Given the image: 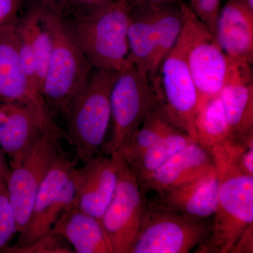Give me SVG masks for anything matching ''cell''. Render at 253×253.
Wrapping results in <instances>:
<instances>
[{"label": "cell", "instance_id": "6da1fadb", "mask_svg": "<svg viewBox=\"0 0 253 253\" xmlns=\"http://www.w3.org/2000/svg\"><path fill=\"white\" fill-rule=\"evenodd\" d=\"M210 152L219 181L217 209L209 234L195 253H231L241 233L253 224V176L236 167L222 146Z\"/></svg>", "mask_w": 253, "mask_h": 253}, {"label": "cell", "instance_id": "7a4b0ae2", "mask_svg": "<svg viewBox=\"0 0 253 253\" xmlns=\"http://www.w3.org/2000/svg\"><path fill=\"white\" fill-rule=\"evenodd\" d=\"M46 18L53 47L41 94L50 112L53 109L63 116L87 84L94 68L78 44L66 16L47 9Z\"/></svg>", "mask_w": 253, "mask_h": 253}, {"label": "cell", "instance_id": "3957f363", "mask_svg": "<svg viewBox=\"0 0 253 253\" xmlns=\"http://www.w3.org/2000/svg\"><path fill=\"white\" fill-rule=\"evenodd\" d=\"M131 12L127 0H111L91 12L73 16V33L93 68L118 72L129 63Z\"/></svg>", "mask_w": 253, "mask_h": 253}, {"label": "cell", "instance_id": "277c9868", "mask_svg": "<svg viewBox=\"0 0 253 253\" xmlns=\"http://www.w3.org/2000/svg\"><path fill=\"white\" fill-rule=\"evenodd\" d=\"M118 71L94 68L89 82L63 115L66 140L83 164L99 154L111 121V93Z\"/></svg>", "mask_w": 253, "mask_h": 253}, {"label": "cell", "instance_id": "5b68a950", "mask_svg": "<svg viewBox=\"0 0 253 253\" xmlns=\"http://www.w3.org/2000/svg\"><path fill=\"white\" fill-rule=\"evenodd\" d=\"M184 22L179 38L199 96L198 110L220 94L236 61L221 49L214 36L189 4L181 1Z\"/></svg>", "mask_w": 253, "mask_h": 253}, {"label": "cell", "instance_id": "8992f818", "mask_svg": "<svg viewBox=\"0 0 253 253\" xmlns=\"http://www.w3.org/2000/svg\"><path fill=\"white\" fill-rule=\"evenodd\" d=\"M210 219L187 217L159 199L148 201L138 235L129 253H188L207 237Z\"/></svg>", "mask_w": 253, "mask_h": 253}, {"label": "cell", "instance_id": "52a82bcc", "mask_svg": "<svg viewBox=\"0 0 253 253\" xmlns=\"http://www.w3.org/2000/svg\"><path fill=\"white\" fill-rule=\"evenodd\" d=\"M149 78L158 106L173 126L196 141L195 119L199 96L180 38Z\"/></svg>", "mask_w": 253, "mask_h": 253}, {"label": "cell", "instance_id": "ba28073f", "mask_svg": "<svg viewBox=\"0 0 253 253\" xmlns=\"http://www.w3.org/2000/svg\"><path fill=\"white\" fill-rule=\"evenodd\" d=\"M62 139H66V134L59 126L48 129L31 144L21 161L10 168L6 186L19 234L27 226L43 179L63 151L61 146Z\"/></svg>", "mask_w": 253, "mask_h": 253}, {"label": "cell", "instance_id": "9c48e42d", "mask_svg": "<svg viewBox=\"0 0 253 253\" xmlns=\"http://www.w3.org/2000/svg\"><path fill=\"white\" fill-rule=\"evenodd\" d=\"M155 101L147 75L129 63L118 71L111 93L112 135L101 149L106 156L129 142Z\"/></svg>", "mask_w": 253, "mask_h": 253}, {"label": "cell", "instance_id": "30bf717a", "mask_svg": "<svg viewBox=\"0 0 253 253\" xmlns=\"http://www.w3.org/2000/svg\"><path fill=\"white\" fill-rule=\"evenodd\" d=\"M76 168L63 151L55 160L38 189L27 226L15 247L29 246L50 234L60 216L72 207Z\"/></svg>", "mask_w": 253, "mask_h": 253}, {"label": "cell", "instance_id": "8fae6325", "mask_svg": "<svg viewBox=\"0 0 253 253\" xmlns=\"http://www.w3.org/2000/svg\"><path fill=\"white\" fill-rule=\"evenodd\" d=\"M116 154L117 185L100 221L112 253H129L138 235L147 199L134 173Z\"/></svg>", "mask_w": 253, "mask_h": 253}, {"label": "cell", "instance_id": "7c38bea8", "mask_svg": "<svg viewBox=\"0 0 253 253\" xmlns=\"http://www.w3.org/2000/svg\"><path fill=\"white\" fill-rule=\"evenodd\" d=\"M57 127L47 106L0 102V148L9 158L10 168L21 161L38 136Z\"/></svg>", "mask_w": 253, "mask_h": 253}, {"label": "cell", "instance_id": "4fadbf2b", "mask_svg": "<svg viewBox=\"0 0 253 253\" xmlns=\"http://www.w3.org/2000/svg\"><path fill=\"white\" fill-rule=\"evenodd\" d=\"M118 154L95 156L76 168L73 206L91 217L101 219L117 185Z\"/></svg>", "mask_w": 253, "mask_h": 253}, {"label": "cell", "instance_id": "5bb4252c", "mask_svg": "<svg viewBox=\"0 0 253 253\" xmlns=\"http://www.w3.org/2000/svg\"><path fill=\"white\" fill-rule=\"evenodd\" d=\"M46 13L47 8L36 5L19 18L16 26L23 69L31 84L38 86L40 94L53 47Z\"/></svg>", "mask_w": 253, "mask_h": 253}, {"label": "cell", "instance_id": "9a60e30c", "mask_svg": "<svg viewBox=\"0 0 253 253\" xmlns=\"http://www.w3.org/2000/svg\"><path fill=\"white\" fill-rule=\"evenodd\" d=\"M214 170L211 152L192 141L139 185L146 194L149 191L158 193L196 180Z\"/></svg>", "mask_w": 253, "mask_h": 253}, {"label": "cell", "instance_id": "2e32d148", "mask_svg": "<svg viewBox=\"0 0 253 253\" xmlns=\"http://www.w3.org/2000/svg\"><path fill=\"white\" fill-rule=\"evenodd\" d=\"M214 39L231 59L253 62V7L246 0H227L216 22Z\"/></svg>", "mask_w": 253, "mask_h": 253}, {"label": "cell", "instance_id": "e0dca14e", "mask_svg": "<svg viewBox=\"0 0 253 253\" xmlns=\"http://www.w3.org/2000/svg\"><path fill=\"white\" fill-rule=\"evenodd\" d=\"M219 96L231 139L239 140L253 134L252 64L236 61Z\"/></svg>", "mask_w": 253, "mask_h": 253}, {"label": "cell", "instance_id": "ac0fdd59", "mask_svg": "<svg viewBox=\"0 0 253 253\" xmlns=\"http://www.w3.org/2000/svg\"><path fill=\"white\" fill-rule=\"evenodd\" d=\"M16 24L0 31V102L47 106L23 69L18 51Z\"/></svg>", "mask_w": 253, "mask_h": 253}, {"label": "cell", "instance_id": "d6986e66", "mask_svg": "<svg viewBox=\"0 0 253 253\" xmlns=\"http://www.w3.org/2000/svg\"><path fill=\"white\" fill-rule=\"evenodd\" d=\"M219 181L216 170L196 180L158 192L159 199L176 212L199 219H211L217 209Z\"/></svg>", "mask_w": 253, "mask_h": 253}, {"label": "cell", "instance_id": "ffe728a7", "mask_svg": "<svg viewBox=\"0 0 253 253\" xmlns=\"http://www.w3.org/2000/svg\"><path fill=\"white\" fill-rule=\"evenodd\" d=\"M50 233L63 237L77 253H112L99 219L74 206L60 216Z\"/></svg>", "mask_w": 253, "mask_h": 253}, {"label": "cell", "instance_id": "44dd1931", "mask_svg": "<svg viewBox=\"0 0 253 253\" xmlns=\"http://www.w3.org/2000/svg\"><path fill=\"white\" fill-rule=\"evenodd\" d=\"M155 9H132L128 26V62L149 75L156 52Z\"/></svg>", "mask_w": 253, "mask_h": 253}, {"label": "cell", "instance_id": "7402d4cb", "mask_svg": "<svg viewBox=\"0 0 253 253\" xmlns=\"http://www.w3.org/2000/svg\"><path fill=\"white\" fill-rule=\"evenodd\" d=\"M176 129L155 101L149 114L130 140L117 153L126 164H129L160 139Z\"/></svg>", "mask_w": 253, "mask_h": 253}, {"label": "cell", "instance_id": "603a6c76", "mask_svg": "<svg viewBox=\"0 0 253 253\" xmlns=\"http://www.w3.org/2000/svg\"><path fill=\"white\" fill-rule=\"evenodd\" d=\"M192 141H196L184 131L176 129L160 139L127 166L140 183Z\"/></svg>", "mask_w": 253, "mask_h": 253}, {"label": "cell", "instance_id": "cb8c5ba5", "mask_svg": "<svg viewBox=\"0 0 253 253\" xmlns=\"http://www.w3.org/2000/svg\"><path fill=\"white\" fill-rule=\"evenodd\" d=\"M195 129L196 142L209 151L231 139L230 129L219 96L209 100L198 110Z\"/></svg>", "mask_w": 253, "mask_h": 253}, {"label": "cell", "instance_id": "d4e9b609", "mask_svg": "<svg viewBox=\"0 0 253 253\" xmlns=\"http://www.w3.org/2000/svg\"><path fill=\"white\" fill-rule=\"evenodd\" d=\"M184 22L181 2L176 1L155 9L156 52L152 70L148 77L156 72L163 60L172 51L177 42Z\"/></svg>", "mask_w": 253, "mask_h": 253}, {"label": "cell", "instance_id": "484cf974", "mask_svg": "<svg viewBox=\"0 0 253 253\" xmlns=\"http://www.w3.org/2000/svg\"><path fill=\"white\" fill-rule=\"evenodd\" d=\"M18 233L17 222L5 181L0 180V253H5Z\"/></svg>", "mask_w": 253, "mask_h": 253}, {"label": "cell", "instance_id": "4316f807", "mask_svg": "<svg viewBox=\"0 0 253 253\" xmlns=\"http://www.w3.org/2000/svg\"><path fill=\"white\" fill-rule=\"evenodd\" d=\"M64 239L59 235L50 233L44 237L38 239L29 246L23 247L8 248L5 253H71L72 250L68 247Z\"/></svg>", "mask_w": 253, "mask_h": 253}, {"label": "cell", "instance_id": "83f0119b", "mask_svg": "<svg viewBox=\"0 0 253 253\" xmlns=\"http://www.w3.org/2000/svg\"><path fill=\"white\" fill-rule=\"evenodd\" d=\"M221 0H190V7L214 36Z\"/></svg>", "mask_w": 253, "mask_h": 253}, {"label": "cell", "instance_id": "f1b7e54d", "mask_svg": "<svg viewBox=\"0 0 253 253\" xmlns=\"http://www.w3.org/2000/svg\"><path fill=\"white\" fill-rule=\"evenodd\" d=\"M111 0H61L60 12L73 16L86 14L107 4Z\"/></svg>", "mask_w": 253, "mask_h": 253}, {"label": "cell", "instance_id": "f546056e", "mask_svg": "<svg viewBox=\"0 0 253 253\" xmlns=\"http://www.w3.org/2000/svg\"><path fill=\"white\" fill-rule=\"evenodd\" d=\"M19 0H0V31L18 23Z\"/></svg>", "mask_w": 253, "mask_h": 253}, {"label": "cell", "instance_id": "4dcf8cb0", "mask_svg": "<svg viewBox=\"0 0 253 253\" xmlns=\"http://www.w3.org/2000/svg\"><path fill=\"white\" fill-rule=\"evenodd\" d=\"M253 253V224H251L241 233L231 253Z\"/></svg>", "mask_w": 253, "mask_h": 253}, {"label": "cell", "instance_id": "1f68e13d", "mask_svg": "<svg viewBox=\"0 0 253 253\" xmlns=\"http://www.w3.org/2000/svg\"><path fill=\"white\" fill-rule=\"evenodd\" d=\"M132 9H149L174 2L176 0H127Z\"/></svg>", "mask_w": 253, "mask_h": 253}, {"label": "cell", "instance_id": "d6a6232c", "mask_svg": "<svg viewBox=\"0 0 253 253\" xmlns=\"http://www.w3.org/2000/svg\"><path fill=\"white\" fill-rule=\"evenodd\" d=\"M10 166L9 161L6 160V154L0 148V180L7 181L9 177Z\"/></svg>", "mask_w": 253, "mask_h": 253}, {"label": "cell", "instance_id": "836d02e7", "mask_svg": "<svg viewBox=\"0 0 253 253\" xmlns=\"http://www.w3.org/2000/svg\"><path fill=\"white\" fill-rule=\"evenodd\" d=\"M38 4H41L47 9L54 10L60 12L61 0H37Z\"/></svg>", "mask_w": 253, "mask_h": 253}, {"label": "cell", "instance_id": "e575fe53", "mask_svg": "<svg viewBox=\"0 0 253 253\" xmlns=\"http://www.w3.org/2000/svg\"><path fill=\"white\" fill-rule=\"evenodd\" d=\"M246 2L251 6V7H253V0H246Z\"/></svg>", "mask_w": 253, "mask_h": 253}]
</instances>
